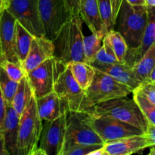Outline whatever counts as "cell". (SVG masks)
<instances>
[{"mask_svg": "<svg viewBox=\"0 0 155 155\" xmlns=\"http://www.w3.org/2000/svg\"><path fill=\"white\" fill-rule=\"evenodd\" d=\"M149 154L150 155H155V146H151V147H150Z\"/></svg>", "mask_w": 155, "mask_h": 155, "instance_id": "obj_43", "label": "cell"}, {"mask_svg": "<svg viewBox=\"0 0 155 155\" xmlns=\"http://www.w3.org/2000/svg\"><path fill=\"white\" fill-rule=\"evenodd\" d=\"M54 45L51 39L45 36H34L28 54L22 63L27 74L54 57Z\"/></svg>", "mask_w": 155, "mask_h": 155, "instance_id": "obj_16", "label": "cell"}, {"mask_svg": "<svg viewBox=\"0 0 155 155\" xmlns=\"http://www.w3.org/2000/svg\"><path fill=\"white\" fill-rule=\"evenodd\" d=\"M145 134L148 136L151 140L152 146H155V126L151 124H148V130H147Z\"/></svg>", "mask_w": 155, "mask_h": 155, "instance_id": "obj_36", "label": "cell"}, {"mask_svg": "<svg viewBox=\"0 0 155 155\" xmlns=\"http://www.w3.org/2000/svg\"><path fill=\"white\" fill-rule=\"evenodd\" d=\"M98 7L103 32L104 36H106L110 30H114L115 24L111 0H98Z\"/></svg>", "mask_w": 155, "mask_h": 155, "instance_id": "obj_27", "label": "cell"}, {"mask_svg": "<svg viewBox=\"0 0 155 155\" xmlns=\"http://www.w3.org/2000/svg\"><path fill=\"white\" fill-rule=\"evenodd\" d=\"M151 146L152 143L145 133L105 142L103 148L106 155H130Z\"/></svg>", "mask_w": 155, "mask_h": 155, "instance_id": "obj_14", "label": "cell"}, {"mask_svg": "<svg viewBox=\"0 0 155 155\" xmlns=\"http://www.w3.org/2000/svg\"><path fill=\"white\" fill-rule=\"evenodd\" d=\"M104 144V141L89 123L87 112L67 110L66 134L63 151L74 145Z\"/></svg>", "mask_w": 155, "mask_h": 155, "instance_id": "obj_5", "label": "cell"}, {"mask_svg": "<svg viewBox=\"0 0 155 155\" xmlns=\"http://www.w3.org/2000/svg\"><path fill=\"white\" fill-rule=\"evenodd\" d=\"M83 20L80 14L72 15L52 41L54 57L67 66L73 61L86 62L83 51Z\"/></svg>", "mask_w": 155, "mask_h": 155, "instance_id": "obj_1", "label": "cell"}, {"mask_svg": "<svg viewBox=\"0 0 155 155\" xmlns=\"http://www.w3.org/2000/svg\"><path fill=\"white\" fill-rule=\"evenodd\" d=\"M20 116L12 104H7L6 114L1 131L4 135L9 155H18Z\"/></svg>", "mask_w": 155, "mask_h": 155, "instance_id": "obj_17", "label": "cell"}, {"mask_svg": "<svg viewBox=\"0 0 155 155\" xmlns=\"http://www.w3.org/2000/svg\"><path fill=\"white\" fill-rule=\"evenodd\" d=\"M33 95V89L26 76L19 82L18 89L12 103V107L20 117L24 113Z\"/></svg>", "mask_w": 155, "mask_h": 155, "instance_id": "obj_22", "label": "cell"}, {"mask_svg": "<svg viewBox=\"0 0 155 155\" xmlns=\"http://www.w3.org/2000/svg\"><path fill=\"white\" fill-rule=\"evenodd\" d=\"M80 15L92 33L104 38L102 23L99 13L98 0H81Z\"/></svg>", "mask_w": 155, "mask_h": 155, "instance_id": "obj_20", "label": "cell"}, {"mask_svg": "<svg viewBox=\"0 0 155 155\" xmlns=\"http://www.w3.org/2000/svg\"><path fill=\"white\" fill-rule=\"evenodd\" d=\"M36 99L38 112L42 121L54 120L68 110L54 91Z\"/></svg>", "mask_w": 155, "mask_h": 155, "instance_id": "obj_19", "label": "cell"}, {"mask_svg": "<svg viewBox=\"0 0 155 155\" xmlns=\"http://www.w3.org/2000/svg\"><path fill=\"white\" fill-rule=\"evenodd\" d=\"M39 14L45 37L53 41L61 29L71 18L67 0H38Z\"/></svg>", "mask_w": 155, "mask_h": 155, "instance_id": "obj_8", "label": "cell"}, {"mask_svg": "<svg viewBox=\"0 0 155 155\" xmlns=\"http://www.w3.org/2000/svg\"><path fill=\"white\" fill-rule=\"evenodd\" d=\"M2 4H3V0H0V11L2 10Z\"/></svg>", "mask_w": 155, "mask_h": 155, "instance_id": "obj_45", "label": "cell"}, {"mask_svg": "<svg viewBox=\"0 0 155 155\" xmlns=\"http://www.w3.org/2000/svg\"><path fill=\"white\" fill-rule=\"evenodd\" d=\"M34 36L22 24L16 21V51L22 64L27 58Z\"/></svg>", "mask_w": 155, "mask_h": 155, "instance_id": "obj_23", "label": "cell"}, {"mask_svg": "<svg viewBox=\"0 0 155 155\" xmlns=\"http://www.w3.org/2000/svg\"><path fill=\"white\" fill-rule=\"evenodd\" d=\"M42 120L39 114L35 95L20 117L18 155H34L39 148Z\"/></svg>", "mask_w": 155, "mask_h": 155, "instance_id": "obj_4", "label": "cell"}, {"mask_svg": "<svg viewBox=\"0 0 155 155\" xmlns=\"http://www.w3.org/2000/svg\"><path fill=\"white\" fill-rule=\"evenodd\" d=\"M0 155H9L8 151L6 148L4 135L1 130H0Z\"/></svg>", "mask_w": 155, "mask_h": 155, "instance_id": "obj_37", "label": "cell"}, {"mask_svg": "<svg viewBox=\"0 0 155 155\" xmlns=\"http://www.w3.org/2000/svg\"><path fill=\"white\" fill-rule=\"evenodd\" d=\"M144 81H149V82H155V67L154 68V69L152 70V71L151 72L150 75L148 76V78L146 79Z\"/></svg>", "mask_w": 155, "mask_h": 155, "instance_id": "obj_40", "label": "cell"}, {"mask_svg": "<svg viewBox=\"0 0 155 155\" xmlns=\"http://www.w3.org/2000/svg\"><path fill=\"white\" fill-rule=\"evenodd\" d=\"M87 112L98 116L111 117L135 126L145 133L149 124L134 98L131 99L127 96L100 102Z\"/></svg>", "mask_w": 155, "mask_h": 155, "instance_id": "obj_3", "label": "cell"}, {"mask_svg": "<svg viewBox=\"0 0 155 155\" xmlns=\"http://www.w3.org/2000/svg\"><path fill=\"white\" fill-rule=\"evenodd\" d=\"M0 64L7 73L8 77L18 83L27 76V72L21 64L15 63L8 60H2L0 62Z\"/></svg>", "mask_w": 155, "mask_h": 155, "instance_id": "obj_31", "label": "cell"}, {"mask_svg": "<svg viewBox=\"0 0 155 155\" xmlns=\"http://www.w3.org/2000/svg\"><path fill=\"white\" fill-rule=\"evenodd\" d=\"M70 10L72 15L80 14V7L81 0H67Z\"/></svg>", "mask_w": 155, "mask_h": 155, "instance_id": "obj_35", "label": "cell"}, {"mask_svg": "<svg viewBox=\"0 0 155 155\" xmlns=\"http://www.w3.org/2000/svg\"><path fill=\"white\" fill-rule=\"evenodd\" d=\"M3 60L2 54V49H1V42H0V62Z\"/></svg>", "mask_w": 155, "mask_h": 155, "instance_id": "obj_44", "label": "cell"}, {"mask_svg": "<svg viewBox=\"0 0 155 155\" xmlns=\"http://www.w3.org/2000/svg\"><path fill=\"white\" fill-rule=\"evenodd\" d=\"M106 36L116 54L117 60L120 63H125V58L129 47L124 36L115 30H110Z\"/></svg>", "mask_w": 155, "mask_h": 155, "instance_id": "obj_25", "label": "cell"}, {"mask_svg": "<svg viewBox=\"0 0 155 155\" xmlns=\"http://www.w3.org/2000/svg\"><path fill=\"white\" fill-rule=\"evenodd\" d=\"M155 67V42L133 67L135 73L142 82L146 80Z\"/></svg>", "mask_w": 155, "mask_h": 155, "instance_id": "obj_24", "label": "cell"}, {"mask_svg": "<svg viewBox=\"0 0 155 155\" xmlns=\"http://www.w3.org/2000/svg\"><path fill=\"white\" fill-rule=\"evenodd\" d=\"M123 0H111L112 8H113V15L114 21H116L117 16L118 12H119L120 7L121 5Z\"/></svg>", "mask_w": 155, "mask_h": 155, "instance_id": "obj_38", "label": "cell"}, {"mask_svg": "<svg viewBox=\"0 0 155 155\" xmlns=\"http://www.w3.org/2000/svg\"><path fill=\"white\" fill-rule=\"evenodd\" d=\"M6 109H7V104H6V101L3 96L1 89H0V130H2V128L3 123H4L6 114Z\"/></svg>", "mask_w": 155, "mask_h": 155, "instance_id": "obj_34", "label": "cell"}, {"mask_svg": "<svg viewBox=\"0 0 155 155\" xmlns=\"http://www.w3.org/2000/svg\"><path fill=\"white\" fill-rule=\"evenodd\" d=\"M6 9L33 36H45L38 0H11Z\"/></svg>", "mask_w": 155, "mask_h": 155, "instance_id": "obj_11", "label": "cell"}, {"mask_svg": "<svg viewBox=\"0 0 155 155\" xmlns=\"http://www.w3.org/2000/svg\"><path fill=\"white\" fill-rule=\"evenodd\" d=\"M2 5H3V4H2Z\"/></svg>", "mask_w": 155, "mask_h": 155, "instance_id": "obj_46", "label": "cell"}, {"mask_svg": "<svg viewBox=\"0 0 155 155\" xmlns=\"http://www.w3.org/2000/svg\"><path fill=\"white\" fill-rule=\"evenodd\" d=\"M130 5L133 6L137 5H146L145 0H126Z\"/></svg>", "mask_w": 155, "mask_h": 155, "instance_id": "obj_39", "label": "cell"}, {"mask_svg": "<svg viewBox=\"0 0 155 155\" xmlns=\"http://www.w3.org/2000/svg\"><path fill=\"white\" fill-rule=\"evenodd\" d=\"M95 61L104 64L120 63L117 58V56L110 45L107 36L103 38V44L101 48L95 56Z\"/></svg>", "mask_w": 155, "mask_h": 155, "instance_id": "obj_30", "label": "cell"}, {"mask_svg": "<svg viewBox=\"0 0 155 155\" xmlns=\"http://www.w3.org/2000/svg\"><path fill=\"white\" fill-rule=\"evenodd\" d=\"M16 21L6 8L0 11V42L3 60L21 64L16 51Z\"/></svg>", "mask_w": 155, "mask_h": 155, "instance_id": "obj_13", "label": "cell"}, {"mask_svg": "<svg viewBox=\"0 0 155 155\" xmlns=\"http://www.w3.org/2000/svg\"><path fill=\"white\" fill-rule=\"evenodd\" d=\"M133 98L139 104L149 124L155 126V104L151 102L147 97L137 89L133 91Z\"/></svg>", "mask_w": 155, "mask_h": 155, "instance_id": "obj_29", "label": "cell"}, {"mask_svg": "<svg viewBox=\"0 0 155 155\" xmlns=\"http://www.w3.org/2000/svg\"><path fill=\"white\" fill-rule=\"evenodd\" d=\"M137 89L143 93L151 102L155 104V82L143 81Z\"/></svg>", "mask_w": 155, "mask_h": 155, "instance_id": "obj_33", "label": "cell"}, {"mask_svg": "<svg viewBox=\"0 0 155 155\" xmlns=\"http://www.w3.org/2000/svg\"><path fill=\"white\" fill-rule=\"evenodd\" d=\"M148 11L149 20L142 42L138 48L133 49L128 48L126 56L125 63L132 68L136 65L155 42V7H148Z\"/></svg>", "mask_w": 155, "mask_h": 155, "instance_id": "obj_18", "label": "cell"}, {"mask_svg": "<svg viewBox=\"0 0 155 155\" xmlns=\"http://www.w3.org/2000/svg\"><path fill=\"white\" fill-rule=\"evenodd\" d=\"M90 64L95 69L105 73L119 83L127 86L131 89L132 92L142 83L135 73L133 68L126 63L104 64L94 61Z\"/></svg>", "mask_w": 155, "mask_h": 155, "instance_id": "obj_15", "label": "cell"}, {"mask_svg": "<svg viewBox=\"0 0 155 155\" xmlns=\"http://www.w3.org/2000/svg\"><path fill=\"white\" fill-rule=\"evenodd\" d=\"M54 91L63 101L68 110L76 112L87 110L86 91L80 87L68 67L58 77Z\"/></svg>", "mask_w": 155, "mask_h": 155, "instance_id": "obj_7", "label": "cell"}, {"mask_svg": "<svg viewBox=\"0 0 155 155\" xmlns=\"http://www.w3.org/2000/svg\"><path fill=\"white\" fill-rule=\"evenodd\" d=\"M19 83L11 79L0 64V89L7 104H12Z\"/></svg>", "mask_w": 155, "mask_h": 155, "instance_id": "obj_28", "label": "cell"}, {"mask_svg": "<svg viewBox=\"0 0 155 155\" xmlns=\"http://www.w3.org/2000/svg\"><path fill=\"white\" fill-rule=\"evenodd\" d=\"M65 67L52 57L27 73V77L36 98H40L54 91V83L62 71H59V69Z\"/></svg>", "mask_w": 155, "mask_h": 155, "instance_id": "obj_10", "label": "cell"}, {"mask_svg": "<svg viewBox=\"0 0 155 155\" xmlns=\"http://www.w3.org/2000/svg\"><path fill=\"white\" fill-rule=\"evenodd\" d=\"M66 67L72 73L73 77L80 87L85 91L89 89L95 77V69L89 64L81 61H73Z\"/></svg>", "mask_w": 155, "mask_h": 155, "instance_id": "obj_21", "label": "cell"}, {"mask_svg": "<svg viewBox=\"0 0 155 155\" xmlns=\"http://www.w3.org/2000/svg\"><path fill=\"white\" fill-rule=\"evenodd\" d=\"M103 145H74L64 150L61 155H89L91 152L101 148Z\"/></svg>", "mask_w": 155, "mask_h": 155, "instance_id": "obj_32", "label": "cell"}, {"mask_svg": "<svg viewBox=\"0 0 155 155\" xmlns=\"http://www.w3.org/2000/svg\"><path fill=\"white\" fill-rule=\"evenodd\" d=\"M87 113L89 123L104 143L129 136L145 134L135 126L111 117L98 116L89 112Z\"/></svg>", "mask_w": 155, "mask_h": 155, "instance_id": "obj_9", "label": "cell"}, {"mask_svg": "<svg viewBox=\"0 0 155 155\" xmlns=\"http://www.w3.org/2000/svg\"><path fill=\"white\" fill-rule=\"evenodd\" d=\"M67 111L54 120H44L39 148L45 155H61L66 134Z\"/></svg>", "mask_w": 155, "mask_h": 155, "instance_id": "obj_12", "label": "cell"}, {"mask_svg": "<svg viewBox=\"0 0 155 155\" xmlns=\"http://www.w3.org/2000/svg\"><path fill=\"white\" fill-rule=\"evenodd\" d=\"M11 0H3V5H2V10L3 9H5L8 7V5L10 3Z\"/></svg>", "mask_w": 155, "mask_h": 155, "instance_id": "obj_42", "label": "cell"}, {"mask_svg": "<svg viewBox=\"0 0 155 155\" xmlns=\"http://www.w3.org/2000/svg\"><path fill=\"white\" fill-rule=\"evenodd\" d=\"M131 92V89L127 86L119 83L105 73L95 69L93 82L86 91V111L98 103L119 97L128 96Z\"/></svg>", "mask_w": 155, "mask_h": 155, "instance_id": "obj_6", "label": "cell"}, {"mask_svg": "<svg viewBox=\"0 0 155 155\" xmlns=\"http://www.w3.org/2000/svg\"><path fill=\"white\" fill-rule=\"evenodd\" d=\"M145 2L148 7H155V0H145Z\"/></svg>", "mask_w": 155, "mask_h": 155, "instance_id": "obj_41", "label": "cell"}, {"mask_svg": "<svg viewBox=\"0 0 155 155\" xmlns=\"http://www.w3.org/2000/svg\"><path fill=\"white\" fill-rule=\"evenodd\" d=\"M148 20L149 11L148 6H133L126 0H123L114 30L124 36L129 48L133 49L140 45Z\"/></svg>", "mask_w": 155, "mask_h": 155, "instance_id": "obj_2", "label": "cell"}, {"mask_svg": "<svg viewBox=\"0 0 155 155\" xmlns=\"http://www.w3.org/2000/svg\"><path fill=\"white\" fill-rule=\"evenodd\" d=\"M103 44V37L97 34L92 33V35L84 36L83 39V51L86 62L90 64L95 59L97 53L101 48Z\"/></svg>", "mask_w": 155, "mask_h": 155, "instance_id": "obj_26", "label": "cell"}]
</instances>
